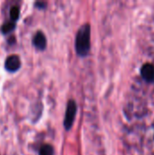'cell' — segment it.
<instances>
[{
    "instance_id": "obj_1",
    "label": "cell",
    "mask_w": 154,
    "mask_h": 155,
    "mask_svg": "<svg viewBox=\"0 0 154 155\" xmlns=\"http://www.w3.org/2000/svg\"><path fill=\"white\" fill-rule=\"evenodd\" d=\"M75 51L81 57H85L89 54L91 49V25L86 23L79 29L75 36Z\"/></svg>"
},
{
    "instance_id": "obj_2",
    "label": "cell",
    "mask_w": 154,
    "mask_h": 155,
    "mask_svg": "<svg viewBox=\"0 0 154 155\" xmlns=\"http://www.w3.org/2000/svg\"><path fill=\"white\" fill-rule=\"evenodd\" d=\"M77 113V104L74 100H69L66 105V111H65V115H64V125L66 131H69L75 120Z\"/></svg>"
},
{
    "instance_id": "obj_3",
    "label": "cell",
    "mask_w": 154,
    "mask_h": 155,
    "mask_svg": "<svg viewBox=\"0 0 154 155\" xmlns=\"http://www.w3.org/2000/svg\"><path fill=\"white\" fill-rule=\"evenodd\" d=\"M21 66V60L18 55L11 54L6 57L5 61V68L9 72H15Z\"/></svg>"
},
{
    "instance_id": "obj_4",
    "label": "cell",
    "mask_w": 154,
    "mask_h": 155,
    "mask_svg": "<svg viewBox=\"0 0 154 155\" xmlns=\"http://www.w3.org/2000/svg\"><path fill=\"white\" fill-rule=\"evenodd\" d=\"M141 75L147 83H152L154 81V64L151 63L144 64L141 68Z\"/></svg>"
},
{
    "instance_id": "obj_5",
    "label": "cell",
    "mask_w": 154,
    "mask_h": 155,
    "mask_svg": "<svg viewBox=\"0 0 154 155\" xmlns=\"http://www.w3.org/2000/svg\"><path fill=\"white\" fill-rule=\"evenodd\" d=\"M46 37L42 31H37L33 37V45L39 50H44L46 47Z\"/></svg>"
},
{
    "instance_id": "obj_6",
    "label": "cell",
    "mask_w": 154,
    "mask_h": 155,
    "mask_svg": "<svg viewBox=\"0 0 154 155\" xmlns=\"http://www.w3.org/2000/svg\"><path fill=\"white\" fill-rule=\"evenodd\" d=\"M15 27V22L14 21H8L6 23H4L1 26V32L3 34H8L10 32H12Z\"/></svg>"
},
{
    "instance_id": "obj_7",
    "label": "cell",
    "mask_w": 154,
    "mask_h": 155,
    "mask_svg": "<svg viewBox=\"0 0 154 155\" xmlns=\"http://www.w3.org/2000/svg\"><path fill=\"white\" fill-rule=\"evenodd\" d=\"M39 155H54V147L50 144H44L39 149Z\"/></svg>"
},
{
    "instance_id": "obj_8",
    "label": "cell",
    "mask_w": 154,
    "mask_h": 155,
    "mask_svg": "<svg viewBox=\"0 0 154 155\" xmlns=\"http://www.w3.org/2000/svg\"><path fill=\"white\" fill-rule=\"evenodd\" d=\"M9 14H10L11 21L15 22V21L19 18V14H20V9H19V7H18L17 5H13V6L10 8Z\"/></svg>"
},
{
    "instance_id": "obj_9",
    "label": "cell",
    "mask_w": 154,
    "mask_h": 155,
    "mask_svg": "<svg viewBox=\"0 0 154 155\" xmlns=\"http://www.w3.org/2000/svg\"><path fill=\"white\" fill-rule=\"evenodd\" d=\"M34 5H35V6L38 7V8H45L47 4H46L45 2H35Z\"/></svg>"
}]
</instances>
